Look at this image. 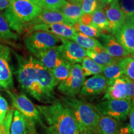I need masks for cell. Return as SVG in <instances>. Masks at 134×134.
Returning a JSON list of instances; mask_svg holds the SVG:
<instances>
[{"mask_svg":"<svg viewBox=\"0 0 134 134\" xmlns=\"http://www.w3.org/2000/svg\"><path fill=\"white\" fill-rule=\"evenodd\" d=\"M18 66L16 74L21 88L38 101L55 102V88L58 82L49 70L37 60L30 56L25 58L17 57Z\"/></svg>","mask_w":134,"mask_h":134,"instance_id":"obj_1","label":"cell"},{"mask_svg":"<svg viewBox=\"0 0 134 134\" xmlns=\"http://www.w3.org/2000/svg\"><path fill=\"white\" fill-rule=\"evenodd\" d=\"M9 7L3 13L10 29L22 34L32 21L41 14L43 8L37 0H9Z\"/></svg>","mask_w":134,"mask_h":134,"instance_id":"obj_2","label":"cell"},{"mask_svg":"<svg viewBox=\"0 0 134 134\" xmlns=\"http://www.w3.org/2000/svg\"><path fill=\"white\" fill-rule=\"evenodd\" d=\"M36 108L57 134H80L76 120L62 103L55 101L50 105H37Z\"/></svg>","mask_w":134,"mask_h":134,"instance_id":"obj_3","label":"cell"},{"mask_svg":"<svg viewBox=\"0 0 134 134\" xmlns=\"http://www.w3.org/2000/svg\"><path fill=\"white\" fill-rule=\"evenodd\" d=\"M62 100L76 120L80 133L84 132L97 133L100 114L95 106L76 98L63 97Z\"/></svg>","mask_w":134,"mask_h":134,"instance_id":"obj_4","label":"cell"},{"mask_svg":"<svg viewBox=\"0 0 134 134\" xmlns=\"http://www.w3.org/2000/svg\"><path fill=\"white\" fill-rule=\"evenodd\" d=\"M95 108L101 115H108L117 121H124L129 115L132 108V100L128 99L105 100L97 104Z\"/></svg>","mask_w":134,"mask_h":134,"instance_id":"obj_5","label":"cell"},{"mask_svg":"<svg viewBox=\"0 0 134 134\" xmlns=\"http://www.w3.org/2000/svg\"><path fill=\"white\" fill-rule=\"evenodd\" d=\"M60 42L61 40L57 36L44 31H34L28 33L24 38L26 48L33 55L57 46Z\"/></svg>","mask_w":134,"mask_h":134,"instance_id":"obj_6","label":"cell"},{"mask_svg":"<svg viewBox=\"0 0 134 134\" xmlns=\"http://www.w3.org/2000/svg\"><path fill=\"white\" fill-rule=\"evenodd\" d=\"M85 80L81 66L80 64L72 65L69 75L58 85V91L68 98H75L80 93Z\"/></svg>","mask_w":134,"mask_h":134,"instance_id":"obj_7","label":"cell"},{"mask_svg":"<svg viewBox=\"0 0 134 134\" xmlns=\"http://www.w3.org/2000/svg\"><path fill=\"white\" fill-rule=\"evenodd\" d=\"M134 98V82L124 75L108 86L102 100L128 99Z\"/></svg>","mask_w":134,"mask_h":134,"instance_id":"obj_8","label":"cell"},{"mask_svg":"<svg viewBox=\"0 0 134 134\" xmlns=\"http://www.w3.org/2000/svg\"><path fill=\"white\" fill-rule=\"evenodd\" d=\"M7 92L11 97L13 106L24 115L28 122L32 124H34V122H41L39 111L26 95L12 93L9 91Z\"/></svg>","mask_w":134,"mask_h":134,"instance_id":"obj_9","label":"cell"},{"mask_svg":"<svg viewBox=\"0 0 134 134\" xmlns=\"http://www.w3.org/2000/svg\"><path fill=\"white\" fill-rule=\"evenodd\" d=\"M10 60V48L0 43V88L5 90L13 87V76Z\"/></svg>","mask_w":134,"mask_h":134,"instance_id":"obj_10","label":"cell"},{"mask_svg":"<svg viewBox=\"0 0 134 134\" xmlns=\"http://www.w3.org/2000/svg\"><path fill=\"white\" fill-rule=\"evenodd\" d=\"M27 34L34 31H44L57 36L60 39H71L76 33L73 27L62 23L35 25L26 30Z\"/></svg>","mask_w":134,"mask_h":134,"instance_id":"obj_11","label":"cell"},{"mask_svg":"<svg viewBox=\"0 0 134 134\" xmlns=\"http://www.w3.org/2000/svg\"><path fill=\"white\" fill-rule=\"evenodd\" d=\"M60 40L62 44L58 46V48L62 57L71 65L81 62L86 55V50L75 42L68 39Z\"/></svg>","mask_w":134,"mask_h":134,"instance_id":"obj_12","label":"cell"},{"mask_svg":"<svg viewBox=\"0 0 134 134\" xmlns=\"http://www.w3.org/2000/svg\"><path fill=\"white\" fill-rule=\"evenodd\" d=\"M108 86V83L103 75H94L85 80L80 93L85 98L96 97L105 93Z\"/></svg>","mask_w":134,"mask_h":134,"instance_id":"obj_13","label":"cell"},{"mask_svg":"<svg viewBox=\"0 0 134 134\" xmlns=\"http://www.w3.org/2000/svg\"><path fill=\"white\" fill-rule=\"evenodd\" d=\"M124 49L129 54L134 55V23L129 19L113 34Z\"/></svg>","mask_w":134,"mask_h":134,"instance_id":"obj_14","label":"cell"},{"mask_svg":"<svg viewBox=\"0 0 134 134\" xmlns=\"http://www.w3.org/2000/svg\"><path fill=\"white\" fill-rule=\"evenodd\" d=\"M103 9L108 20V31L113 34L124 24L126 18L120 8L119 1L107 4Z\"/></svg>","mask_w":134,"mask_h":134,"instance_id":"obj_15","label":"cell"},{"mask_svg":"<svg viewBox=\"0 0 134 134\" xmlns=\"http://www.w3.org/2000/svg\"><path fill=\"white\" fill-rule=\"evenodd\" d=\"M98 41L107 52L117 61H119L130 55L113 35L101 33Z\"/></svg>","mask_w":134,"mask_h":134,"instance_id":"obj_16","label":"cell"},{"mask_svg":"<svg viewBox=\"0 0 134 134\" xmlns=\"http://www.w3.org/2000/svg\"><path fill=\"white\" fill-rule=\"evenodd\" d=\"M34 56L45 68L49 70L53 69L65 61L62 57L58 46L35 53Z\"/></svg>","mask_w":134,"mask_h":134,"instance_id":"obj_17","label":"cell"},{"mask_svg":"<svg viewBox=\"0 0 134 134\" xmlns=\"http://www.w3.org/2000/svg\"><path fill=\"white\" fill-rule=\"evenodd\" d=\"M54 23L62 24L71 26L65 17L58 11L43 9L41 14L36 19L32 21L29 25V27L38 24H50Z\"/></svg>","mask_w":134,"mask_h":134,"instance_id":"obj_18","label":"cell"},{"mask_svg":"<svg viewBox=\"0 0 134 134\" xmlns=\"http://www.w3.org/2000/svg\"><path fill=\"white\" fill-rule=\"evenodd\" d=\"M65 17L72 26L79 21L80 18L83 14L81 4L72 3L65 1L62 6L58 9Z\"/></svg>","mask_w":134,"mask_h":134,"instance_id":"obj_19","label":"cell"},{"mask_svg":"<svg viewBox=\"0 0 134 134\" xmlns=\"http://www.w3.org/2000/svg\"><path fill=\"white\" fill-rule=\"evenodd\" d=\"M86 55L98 65L103 67L119 62L112 57L101 45L93 50H86Z\"/></svg>","mask_w":134,"mask_h":134,"instance_id":"obj_20","label":"cell"},{"mask_svg":"<svg viewBox=\"0 0 134 134\" xmlns=\"http://www.w3.org/2000/svg\"><path fill=\"white\" fill-rule=\"evenodd\" d=\"M119 129V121L108 115H100L98 122L97 133L116 134Z\"/></svg>","mask_w":134,"mask_h":134,"instance_id":"obj_21","label":"cell"},{"mask_svg":"<svg viewBox=\"0 0 134 134\" xmlns=\"http://www.w3.org/2000/svg\"><path fill=\"white\" fill-rule=\"evenodd\" d=\"M92 26L96 27L100 32L108 31V20L103 8L99 7L92 13Z\"/></svg>","mask_w":134,"mask_h":134,"instance_id":"obj_22","label":"cell"},{"mask_svg":"<svg viewBox=\"0 0 134 134\" xmlns=\"http://www.w3.org/2000/svg\"><path fill=\"white\" fill-rule=\"evenodd\" d=\"M27 125V120L18 110H14L11 125V134H24Z\"/></svg>","mask_w":134,"mask_h":134,"instance_id":"obj_23","label":"cell"},{"mask_svg":"<svg viewBox=\"0 0 134 134\" xmlns=\"http://www.w3.org/2000/svg\"><path fill=\"white\" fill-rule=\"evenodd\" d=\"M102 73L105 77L108 83V86L113 83L115 80L119 78L123 75V72L118 62H115L112 64L104 66Z\"/></svg>","mask_w":134,"mask_h":134,"instance_id":"obj_24","label":"cell"},{"mask_svg":"<svg viewBox=\"0 0 134 134\" xmlns=\"http://www.w3.org/2000/svg\"><path fill=\"white\" fill-rule=\"evenodd\" d=\"M103 68L89 57H85L81 62V68L85 76L100 74L103 72Z\"/></svg>","mask_w":134,"mask_h":134,"instance_id":"obj_25","label":"cell"},{"mask_svg":"<svg viewBox=\"0 0 134 134\" xmlns=\"http://www.w3.org/2000/svg\"><path fill=\"white\" fill-rule=\"evenodd\" d=\"M71 40L82 48L85 49L86 48V50H93L100 45L99 42L96 38L90 37L81 33H75Z\"/></svg>","mask_w":134,"mask_h":134,"instance_id":"obj_26","label":"cell"},{"mask_svg":"<svg viewBox=\"0 0 134 134\" xmlns=\"http://www.w3.org/2000/svg\"><path fill=\"white\" fill-rule=\"evenodd\" d=\"M18 35L10 29L4 15L0 13V40L3 41H16Z\"/></svg>","mask_w":134,"mask_h":134,"instance_id":"obj_27","label":"cell"},{"mask_svg":"<svg viewBox=\"0 0 134 134\" xmlns=\"http://www.w3.org/2000/svg\"><path fill=\"white\" fill-rule=\"evenodd\" d=\"M71 66L72 65L71 63L65 60L64 62L62 64L55 67L53 69L50 70V71L55 78V79L58 83H60L68 76Z\"/></svg>","mask_w":134,"mask_h":134,"instance_id":"obj_28","label":"cell"},{"mask_svg":"<svg viewBox=\"0 0 134 134\" xmlns=\"http://www.w3.org/2000/svg\"><path fill=\"white\" fill-rule=\"evenodd\" d=\"M123 74L134 82V58L127 57L118 62Z\"/></svg>","mask_w":134,"mask_h":134,"instance_id":"obj_29","label":"cell"},{"mask_svg":"<svg viewBox=\"0 0 134 134\" xmlns=\"http://www.w3.org/2000/svg\"><path fill=\"white\" fill-rule=\"evenodd\" d=\"M73 29L77 33H81L90 37L98 38L101 32L93 26H86L80 24L77 22L76 24L73 25Z\"/></svg>","mask_w":134,"mask_h":134,"instance_id":"obj_30","label":"cell"},{"mask_svg":"<svg viewBox=\"0 0 134 134\" xmlns=\"http://www.w3.org/2000/svg\"><path fill=\"white\" fill-rule=\"evenodd\" d=\"M43 9L58 11L66 0H37Z\"/></svg>","mask_w":134,"mask_h":134,"instance_id":"obj_31","label":"cell"},{"mask_svg":"<svg viewBox=\"0 0 134 134\" xmlns=\"http://www.w3.org/2000/svg\"><path fill=\"white\" fill-rule=\"evenodd\" d=\"M99 7H100L99 0H83L81 3L83 14H92Z\"/></svg>","mask_w":134,"mask_h":134,"instance_id":"obj_32","label":"cell"},{"mask_svg":"<svg viewBox=\"0 0 134 134\" xmlns=\"http://www.w3.org/2000/svg\"><path fill=\"white\" fill-rule=\"evenodd\" d=\"M119 3L126 19L134 14V0H119Z\"/></svg>","mask_w":134,"mask_h":134,"instance_id":"obj_33","label":"cell"},{"mask_svg":"<svg viewBox=\"0 0 134 134\" xmlns=\"http://www.w3.org/2000/svg\"><path fill=\"white\" fill-rule=\"evenodd\" d=\"M9 110L8 104L4 98L0 95V124H2Z\"/></svg>","mask_w":134,"mask_h":134,"instance_id":"obj_34","label":"cell"},{"mask_svg":"<svg viewBox=\"0 0 134 134\" xmlns=\"http://www.w3.org/2000/svg\"><path fill=\"white\" fill-rule=\"evenodd\" d=\"M92 21H93L92 14H83L78 22L83 25L92 26Z\"/></svg>","mask_w":134,"mask_h":134,"instance_id":"obj_35","label":"cell"},{"mask_svg":"<svg viewBox=\"0 0 134 134\" xmlns=\"http://www.w3.org/2000/svg\"><path fill=\"white\" fill-rule=\"evenodd\" d=\"M129 125L132 133L134 134V104L132 103V108L129 113Z\"/></svg>","mask_w":134,"mask_h":134,"instance_id":"obj_36","label":"cell"},{"mask_svg":"<svg viewBox=\"0 0 134 134\" xmlns=\"http://www.w3.org/2000/svg\"><path fill=\"white\" fill-rule=\"evenodd\" d=\"M116 134H133L130 129V127L129 124H127L122 126L121 127H119L118 131H117Z\"/></svg>","mask_w":134,"mask_h":134,"instance_id":"obj_37","label":"cell"},{"mask_svg":"<svg viewBox=\"0 0 134 134\" xmlns=\"http://www.w3.org/2000/svg\"><path fill=\"white\" fill-rule=\"evenodd\" d=\"M9 0H0V11L6 10L9 7Z\"/></svg>","mask_w":134,"mask_h":134,"instance_id":"obj_38","label":"cell"},{"mask_svg":"<svg viewBox=\"0 0 134 134\" xmlns=\"http://www.w3.org/2000/svg\"><path fill=\"white\" fill-rule=\"evenodd\" d=\"M116 1H119V0H99V2L100 8H104L107 4Z\"/></svg>","mask_w":134,"mask_h":134,"instance_id":"obj_39","label":"cell"},{"mask_svg":"<svg viewBox=\"0 0 134 134\" xmlns=\"http://www.w3.org/2000/svg\"><path fill=\"white\" fill-rule=\"evenodd\" d=\"M44 128L45 130H46V134H57V132L54 130V129L52 128V127H44Z\"/></svg>","mask_w":134,"mask_h":134,"instance_id":"obj_40","label":"cell"},{"mask_svg":"<svg viewBox=\"0 0 134 134\" xmlns=\"http://www.w3.org/2000/svg\"><path fill=\"white\" fill-rule=\"evenodd\" d=\"M82 1H83V0H68L67 1L72 3H76V4H81V3L82 2Z\"/></svg>","mask_w":134,"mask_h":134,"instance_id":"obj_41","label":"cell"},{"mask_svg":"<svg viewBox=\"0 0 134 134\" xmlns=\"http://www.w3.org/2000/svg\"><path fill=\"white\" fill-rule=\"evenodd\" d=\"M80 134H98L96 132H84L80 133Z\"/></svg>","mask_w":134,"mask_h":134,"instance_id":"obj_42","label":"cell"},{"mask_svg":"<svg viewBox=\"0 0 134 134\" xmlns=\"http://www.w3.org/2000/svg\"><path fill=\"white\" fill-rule=\"evenodd\" d=\"M127 19H130L132 22H133V23H134V14H133V15H132V16L131 17H130V18H127Z\"/></svg>","mask_w":134,"mask_h":134,"instance_id":"obj_43","label":"cell"},{"mask_svg":"<svg viewBox=\"0 0 134 134\" xmlns=\"http://www.w3.org/2000/svg\"><path fill=\"white\" fill-rule=\"evenodd\" d=\"M132 104H134V98L132 99Z\"/></svg>","mask_w":134,"mask_h":134,"instance_id":"obj_44","label":"cell"},{"mask_svg":"<svg viewBox=\"0 0 134 134\" xmlns=\"http://www.w3.org/2000/svg\"><path fill=\"white\" fill-rule=\"evenodd\" d=\"M32 134H39V133H36V132H33Z\"/></svg>","mask_w":134,"mask_h":134,"instance_id":"obj_45","label":"cell"},{"mask_svg":"<svg viewBox=\"0 0 134 134\" xmlns=\"http://www.w3.org/2000/svg\"><path fill=\"white\" fill-rule=\"evenodd\" d=\"M133 57H134V55H133Z\"/></svg>","mask_w":134,"mask_h":134,"instance_id":"obj_46","label":"cell"},{"mask_svg":"<svg viewBox=\"0 0 134 134\" xmlns=\"http://www.w3.org/2000/svg\"><path fill=\"white\" fill-rule=\"evenodd\" d=\"M0 125H1V124H0Z\"/></svg>","mask_w":134,"mask_h":134,"instance_id":"obj_47","label":"cell"},{"mask_svg":"<svg viewBox=\"0 0 134 134\" xmlns=\"http://www.w3.org/2000/svg\"><path fill=\"white\" fill-rule=\"evenodd\" d=\"M24 134H26V133H24Z\"/></svg>","mask_w":134,"mask_h":134,"instance_id":"obj_48","label":"cell"}]
</instances>
